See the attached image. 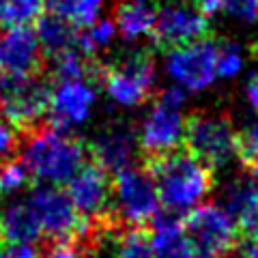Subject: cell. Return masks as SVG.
Segmentation results:
<instances>
[{
    "mask_svg": "<svg viewBox=\"0 0 258 258\" xmlns=\"http://www.w3.org/2000/svg\"><path fill=\"white\" fill-rule=\"evenodd\" d=\"M245 101H247V106L258 114V71L249 76L247 84H245Z\"/></svg>",
    "mask_w": 258,
    "mask_h": 258,
    "instance_id": "cell-34",
    "label": "cell"
},
{
    "mask_svg": "<svg viewBox=\"0 0 258 258\" xmlns=\"http://www.w3.org/2000/svg\"><path fill=\"white\" fill-rule=\"evenodd\" d=\"M239 258H258V241H245L239 247Z\"/></svg>",
    "mask_w": 258,
    "mask_h": 258,
    "instance_id": "cell-36",
    "label": "cell"
},
{
    "mask_svg": "<svg viewBox=\"0 0 258 258\" xmlns=\"http://www.w3.org/2000/svg\"><path fill=\"white\" fill-rule=\"evenodd\" d=\"M76 211L88 222H97L112 209V179L97 164H84L64 185Z\"/></svg>",
    "mask_w": 258,
    "mask_h": 258,
    "instance_id": "cell-13",
    "label": "cell"
},
{
    "mask_svg": "<svg viewBox=\"0 0 258 258\" xmlns=\"http://www.w3.org/2000/svg\"><path fill=\"white\" fill-rule=\"evenodd\" d=\"M187 151L205 166L226 168L241 155V134L228 118L217 114H198L187 125Z\"/></svg>",
    "mask_w": 258,
    "mask_h": 258,
    "instance_id": "cell-8",
    "label": "cell"
},
{
    "mask_svg": "<svg viewBox=\"0 0 258 258\" xmlns=\"http://www.w3.org/2000/svg\"><path fill=\"white\" fill-rule=\"evenodd\" d=\"M157 71L147 54L136 52L123 56L103 74V95L120 110H136L155 91Z\"/></svg>",
    "mask_w": 258,
    "mask_h": 258,
    "instance_id": "cell-6",
    "label": "cell"
},
{
    "mask_svg": "<svg viewBox=\"0 0 258 258\" xmlns=\"http://www.w3.org/2000/svg\"><path fill=\"white\" fill-rule=\"evenodd\" d=\"M52 86L43 78H0V114L18 129H32L47 116Z\"/></svg>",
    "mask_w": 258,
    "mask_h": 258,
    "instance_id": "cell-9",
    "label": "cell"
},
{
    "mask_svg": "<svg viewBox=\"0 0 258 258\" xmlns=\"http://www.w3.org/2000/svg\"><path fill=\"white\" fill-rule=\"evenodd\" d=\"M116 39H118V30H116L114 20L103 18L99 22H95L93 26L82 28L78 32L76 50L82 56H86V58H93V56L110 50Z\"/></svg>",
    "mask_w": 258,
    "mask_h": 258,
    "instance_id": "cell-22",
    "label": "cell"
},
{
    "mask_svg": "<svg viewBox=\"0 0 258 258\" xmlns=\"http://www.w3.org/2000/svg\"><path fill=\"white\" fill-rule=\"evenodd\" d=\"M41 58L35 28H0V78L35 76Z\"/></svg>",
    "mask_w": 258,
    "mask_h": 258,
    "instance_id": "cell-14",
    "label": "cell"
},
{
    "mask_svg": "<svg viewBox=\"0 0 258 258\" xmlns=\"http://www.w3.org/2000/svg\"><path fill=\"white\" fill-rule=\"evenodd\" d=\"M247 56L239 43H222L217 45V78L235 80L245 71Z\"/></svg>",
    "mask_w": 258,
    "mask_h": 258,
    "instance_id": "cell-25",
    "label": "cell"
},
{
    "mask_svg": "<svg viewBox=\"0 0 258 258\" xmlns=\"http://www.w3.org/2000/svg\"><path fill=\"white\" fill-rule=\"evenodd\" d=\"M110 258H153L149 237L138 230H127L116 237Z\"/></svg>",
    "mask_w": 258,
    "mask_h": 258,
    "instance_id": "cell-27",
    "label": "cell"
},
{
    "mask_svg": "<svg viewBox=\"0 0 258 258\" xmlns=\"http://www.w3.org/2000/svg\"><path fill=\"white\" fill-rule=\"evenodd\" d=\"M110 3L112 0H45V7L52 15L82 30L106 18Z\"/></svg>",
    "mask_w": 258,
    "mask_h": 258,
    "instance_id": "cell-19",
    "label": "cell"
},
{
    "mask_svg": "<svg viewBox=\"0 0 258 258\" xmlns=\"http://www.w3.org/2000/svg\"><path fill=\"white\" fill-rule=\"evenodd\" d=\"M185 230L198 258H226L237 247V222L222 205L205 203L194 209Z\"/></svg>",
    "mask_w": 258,
    "mask_h": 258,
    "instance_id": "cell-10",
    "label": "cell"
},
{
    "mask_svg": "<svg viewBox=\"0 0 258 258\" xmlns=\"http://www.w3.org/2000/svg\"><path fill=\"white\" fill-rule=\"evenodd\" d=\"M159 194L151 170L129 166L112 179V211L123 224L138 228L159 215Z\"/></svg>",
    "mask_w": 258,
    "mask_h": 258,
    "instance_id": "cell-5",
    "label": "cell"
},
{
    "mask_svg": "<svg viewBox=\"0 0 258 258\" xmlns=\"http://www.w3.org/2000/svg\"><path fill=\"white\" fill-rule=\"evenodd\" d=\"M209 20L198 11L196 3L189 0H166L157 9L153 39L159 45L179 47L205 39Z\"/></svg>",
    "mask_w": 258,
    "mask_h": 258,
    "instance_id": "cell-12",
    "label": "cell"
},
{
    "mask_svg": "<svg viewBox=\"0 0 258 258\" xmlns=\"http://www.w3.org/2000/svg\"><path fill=\"white\" fill-rule=\"evenodd\" d=\"M224 13L239 24H256L258 0H224Z\"/></svg>",
    "mask_w": 258,
    "mask_h": 258,
    "instance_id": "cell-28",
    "label": "cell"
},
{
    "mask_svg": "<svg viewBox=\"0 0 258 258\" xmlns=\"http://www.w3.org/2000/svg\"><path fill=\"white\" fill-rule=\"evenodd\" d=\"M20 147V129L0 114V161L11 159Z\"/></svg>",
    "mask_w": 258,
    "mask_h": 258,
    "instance_id": "cell-29",
    "label": "cell"
},
{
    "mask_svg": "<svg viewBox=\"0 0 258 258\" xmlns=\"http://www.w3.org/2000/svg\"><path fill=\"white\" fill-rule=\"evenodd\" d=\"M149 243L153 258H198L179 215L159 213L151 222Z\"/></svg>",
    "mask_w": 258,
    "mask_h": 258,
    "instance_id": "cell-16",
    "label": "cell"
},
{
    "mask_svg": "<svg viewBox=\"0 0 258 258\" xmlns=\"http://www.w3.org/2000/svg\"><path fill=\"white\" fill-rule=\"evenodd\" d=\"M138 151L136 129L127 123H110L95 134L91 142V153L95 164L101 166L106 172H120L134 166V157Z\"/></svg>",
    "mask_w": 258,
    "mask_h": 258,
    "instance_id": "cell-15",
    "label": "cell"
},
{
    "mask_svg": "<svg viewBox=\"0 0 258 258\" xmlns=\"http://www.w3.org/2000/svg\"><path fill=\"white\" fill-rule=\"evenodd\" d=\"M159 203L166 213L189 215L207 203L213 189V170L189 151H176L159 157L151 168Z\"/></svg>",
    "mask_w": 258,
    "mask_h": 258,
    "instance_id": "cell-2",
    "label": "cell"
},
{
    "mask_svg": "<svg viewBox=\"0 0 258 258\" xmlns=\"http://www.w3.org/2000/svg\"><path fill=\"white\" fill-rule=\"evenodd\" d=\"M159 5L155 0H120L114 9L118 37L127 43H140L153 37Z\"/></svg>",
    "mask_w": 258,
    "mask_h": 258,
    "instance_id": "cell-17",
    "label": "cell"
},
{
    "mask_svg": "<svg viewBox=\"0 0 258 258\" xmlns=\"http://www.w3.org/2000/svg\"><path fill=\"white\" fill-rule=\"evenodd\" d=\"M241 228L245 230V235L249 237V241H258V209H256L254 215L249 217L247 222L241 224Z\"/></svg>",
    "mask_w": 258,
    "mask_h": 258,
    "instance_id": "cell-35",
    "label": "cell"
},
{
    "mask_svg": "<svg viewBox=\"0 0 258 258\" xmlns=\"http://www.w3.org/2000/svg\"><path fill=\"white\" fill-rule=\"evenodd\" d=\"M252 179L258 183V161H254V164H252Z\"/></svg>",
    "mask_w": 258,
    "mask_h": 258,
    "instance_id": "cell-37",
    "label": "cell"
},
{
    "mask_svg": "<svg viewBox=\"0 0 258 258\" xmlns=\"http://www.w3.org/2000/svg\"><path fill=\"white\" fill-rule=\"evenodd\" d=\"M241 153L249 161H258V118L254 123H249L245 127V132L241 134Z\"/></svg>",
    "mask_w": 258,
    "mask_h": 258,
    "instance_id": "cell-30",
    "label": "cell"
},
{
    "mask_svg": "<svg viewBox=\"0 0 258 258\" xmlns=\"http://www.w3.org/2000/svg\"><path fill=\"white\" fill-rule=\"evenodd\" d=\"M222 207L241 226L258 209V183L252 176H235L222 189Z\"/></svg>",
    "mask_w": 258,
    "mask_h": 258,
    "instance_id": "cell-20",
    "label": "cell"
},
{
    "mask_svg": "<svg viewBox=\"0 0 258 258\" xmlns=\"http://www.w3.org/2000/svg\"><path fill=\"white\" fill-rule=\"evenodd\" d=\"M35 32H37L39 45H41V52L45 56H50V58L76 47L78 30L71 26L69 22L56 18L52 13L41 15V18L37 20Z\"/></svg>",
    "mask_w": 258,
    "mask_h": 258,
    "instance_id": "cell-21",
    "label": "cell"
},
{
    "mask_svg": "<svg viewBox=\"0 0 258 258\" xmlns=\"http://www.w3.org/2000/svg\"><path fill=\"white\" fill-rule=\"evenodd\" d=\"M30 174L22 159L0 161V198H15L26 189Z\"/></svg>",
    "mask_w": 258,
    "mask_h": 258,
    "instance_id": "cell-24",
    "label": "cell"
},
{
    "mask_svg": "<svg viewBox=\"0 0 258 258\" xmlns=\"http://www.w3.org/2000/svg\"><path fill=\"white\" fill-rule=\"evenodd\" d=\"M0 258H41L37 243H0Z\"/></svg>",
    "mask_w": 258,
    "mask_h": 258,
    "instance_id": "cell-31",
    "label": "cell"
},
{
    "mask_svg": "<svg viewBox=\"0 0 258 258\" xmlns=\"http://www.w3.org/2000/svg\"><path fill=\"white\" fill-rule=\"evenodd\" d=\"M97 101H99V88L88 76L78 80H60L52 84L50 91V106H47L50 125L74 134L93 118Z\"/></svg>",
    "mask_w": 258,
    "mask_h": 258,
    "instance_id": "cell-11",
    "label": "cell"
},
{
    "mask_svg": "<svg viewBox=\"0 0 258 258\" xmlns=\"http://www.w3.org/2000/svg\"><path fill=\"white\" fill-rule=\"evenodd\" d=\"M45 0H0V28L30 26L43 15Z\"/></svg>",
    "mask_w": 258,
    "mask_h": 258,
    "instance_id": "cell-23",
    "label": "cell"
},
{
    "mask_svg": "<svg viewBox=\"0 0 258 258\" xmlns=\"http://www.w3.org/2000/svg\"><path fill=\"white\" fill-rule=\"evenodd\" d=\"M185 97L187 93L176 86H166L159 93L136 129L138 149L157 159L179 151L189 125V118H185Z\"/></svg>",
    "mask_w": 258,
    "mask_h": 258,
    "instance_id": "cell-3",
    "label": "cell"
},
{
    "mask_svg": "<svg viewBox=\"0 0 258 258\" xmlns=\"http://www.w3.org/2000/svg\"><path fill=\"white\" fill-rule=\"evenodd\" d=\"M52 71L56 82L60 80H78V78H86L88 76V58L80 54L76 47L67 50L58 56L52 58Z\"/></svg>",
    "mask_w": 258,
    "mask_h": 258,
    "instance_id": "cell-26",
    "label": "cell"
},
{
    "mask_svg": "<svg viewBox=\"0 0 258 258\" xmlns=\"http://www.w3.org/2000/svg\"><path fill=\"white\" fill-rule=\"evenodd\" d=\"M26 203L37 217L41 237H47L54 243H74L91 235L93 222L84 220L76 211L64 187L37 185L26 196Z\"/></svg>",
    "mask_w": 258,
    "mask_h": 258,
    "instance_id": "cell-4",
    "label": "cell"
},
{
    "mask_svg": "<svg viewBox=\"0 0 258 258\" xmlns=\"http://www.w3.org/2000/svg\"><path fill=\"white\" fill-rule=\"evenodd\" d=\"M41 258H84V254L74 243H56L47 249V254Z\"/></svg>",
    "mask_w": 258,
    "mask_h": 258,
    "instance_id": "cell-32",
    "label": "cell"
},
{
    "mask_svg": "<svg viewBox=\"0 0 258 258\" xmlns=\"http://www.w3.org/2000/svg\"><path fill=\"white\" fill-rule=\"evenodd\" d=\"M41 228L26 198H13L0 207V243H37Z\"/></svg>",
    "mask_w": 258,
    "mask_h": 258,
    "instance_id": "cell-18",
    "label": "cell"
},
{
    "mask_svg": "<svg viewBox=\"0 0 258 258\" xmlns=\"http://www.w3.org/2000/svg\"><path fill=\"white\" fill-rule=\"evenodd\" d=\"M161 67L170 86L181 88L183 93H203L217 80V43L211 39H200L170 47Z\"/></svg>",
    "mask_w": 258,
    "mask_h": 258,
    "instance_id": "cell-7",
    "label": "cell"
},
{
    "mask_svg": "<svg viewBox=\"0 0 258 258\" xmlns=\"http://www.w3.org/2000/svg\"><path fill=\"white\" fill-rule=\"evenodd\" d=\"M22 164L37 185L64 187L86 164V147L69 132L41 127L22 144Z\"/></svg>",
    "mask_w": 258,
    "mask_h": 258,
    "instance_id": "cell-1",
    "label": "cell"
},
{
    "mask_svg": "<svg viewBox=\"0 0 258 258\" xmlns=\"http://www.w3.org/2000/svg\"><path fill=\"white\" fill-rule=\"evenodd\" d=\"M196 7L207 20L224 13V0H196Z\"/></svg>",
    "mask_w": 258,
    "mask_h": 258,
    "instance_id": "cell-33",
    "label": "cell"
}]
</instances>
